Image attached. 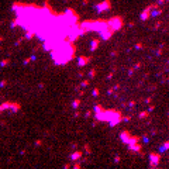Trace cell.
Here are the masks:
<instances>
[{
    "mask_svg": "<svg viewBox=\"0 0 169 169\" xmlns=\"http://www.w3.org/2000/svg\"><path fill=\"white\" fill-rule=\"evenodd\" d=\"M107 26L111 31H119V30L123 28V19L121 17H113L111 20L107 21Z\"/></svg>",
    "mask_w": 169,
    "mask_h": 169,
    "instance_id": "6da1fadb",
    "label": "cell"
},
{
    "mask_svg": "<svg viewBox=\"0 0 169 169\" xmlns=\"http://www.w3.org/2000/svg\"><path fill=\"white\" fill-rule=\"evenodd\" d=\"M95 9H96V11H97L99 14L104 13V11H108L111 9V2L110 0H103V2L97 3V4L95 6Z\"/></svg>",
    "mask_w": 169,
    "mask_h": 169,
    "instance_id": "7a4b0ae2",
    "label": "cell"
},
{
    "mask_svg": "<svg viewBox=\"0 0 169 169\" xmlns=\"http://www.w3.org/2000/svg\"><path fill=\"white\" fill-rule=\"evenodd\" d=\"M159 162H161V154L151 152L149 154V166L151 168H156Z\"/></svg>",
    "mask_w": 169,
    "mask_h": 169,
    "instance_id": "3957f363",
    "label": "cell"
},
{
    "mask_svg": "<svg viewBox=\"0 0 169 169\" xmlns=\"http://www.w3.org/2000/svg\"><path fill=\"white\" fill-rule=\"evenodd\" d=\"M90 61H92L90 56H84V55L79 56V58H78V66H79V68H83V66H86Z\"/></svg>",
    "mask_w": 169,
    "mask_h": 169,
    "instance_id": "277c9868",
    "label": "cell"
},
{
    "mask_svg": "<svg viewBox=\"0 0 169 169\" xmlns=\"http://www.w3.org/2000/svg\"><path fill=\"white\" fill-rule=\"evenodd\" d=\"M128 151H134V152L142 155V147H141L140 142H135V144H132V145H128Z\"/></svg>",
    "mask_w": 169,
    "mask_h": 169,
    "instance_id": "5b68a950",
    "label": "cell"
},
{
    "mask_svg": "<svg viewBox=\"0 0 169 169\" xmlns=\"http://www.w3.org/2000/svg\"><path fill=\"white\" fill-rule=\"evenodd\" d=\"M162 13H164V9H162L161 6H159V7H156V9H154V10H151L149 16H151V19H155V17L162 16Z\"/></svg>",
    "mask_w": 169,
    "mask_h": 169,
    "instance_id": "8992f818",
    "label": "cell"
},
{
    "mask_svg": "<svg viewBox=\"0 0 169 169\" xmlns=\"http://www.w3.org/2000/svg\"><path fill=\"white\" fill-rule=\"evenodd\" d=\"M149 13H151V10H149L148 7H147V9H144V10L141 11V14H140V20H141V21H148V20L151 19Z\"/></svg>",
    "mask_w": 169,
    "mask_h": 169,
    "instance_id": "52a82bcc",
    "label": "cell"
},
{
    "mask_svg": "<svg viewBox=\"0 0 169 169\" xmlns=\"http://www.w3.org/2000/svg\"><path fill=\"white\" fill-rule=\"evenodd\" d=\"M130 135H131V134H130L128 130H125V131H123L121 134H120V140H121V142H123V144H127V142H128Z\"/></svg>",
    "mask_w": 169,
    "mask_h": 169,
    "instance_id": "ba28073f",
    "label": "cell"
},
{
    "mask_svg": "<svg viewBox=\"0 0 169 169\" xmlns=\"http://www.w3.org/2000/svg\"><path fill=\"white\" fill-rule=\"evenodd\" d=\"M82 156H83V152H82V151H76V149H75V152L71 154V159H72V161H79Z\"/></svg>",
    "mask_w": 169,
    "mask_h": 169,
    "instance_id": "9c48e42d",
    "label": "cell"
},
{
    "mask_svg": "<svg viewBox=\"0 0 169 169\" xmlns=\"http://www.w3.org/2000/svg\"><path fill=\"white\" fill-rule=\"evenodd\" d=\"M9 110L11 111V113H19V111L21 110V106H20V103H10V107H9Z\"/></svg>",
    "mask_w": 169,
    "mask_h": 169,
    "instance_id": "30bf717a",
    "label": "cell"
},
{
    "mask_svg": "<svg viewBox=\"0 0 169 169\" xmlns=\"http://www.w3.org/2000/svg\"><path fill=\"white\" fill-rule=\"evenodd\" d=\"M140 140H141V138L138 137V135H130L127 145H132V144H135V142H140Z\"/></svg>",
    "mask_w": 169,
    "mask_h": 169,
    "instance_id": "8fae6325",
    "label": "cell"
},
{
    "mask_svg": "<svg viewBox=\"0 0 169 169\" xmlns=\"http://www.w3.org/2000/svg\"><path fill=\"white\" fill-rule=\"evenodd\" d=\"M99 44H100V40H92V44H90V51L95 52V51L99 48Z\"/></svg>",
    "mask_w": 169,
    "mask_h": 169,
    "instance_id": "7c38bea8",
    "label": "cell"
},
{
    "mask_svg": "<svg viewBox=\"0 0 169 169\" xmlns=\"http://www.w3.org/2000/svg\"><path fill=\"white\" fill-rule=\"evenodd\" d=\"M149 114L151 113L148 110H144V111H140V113H138V117H140L141 120H147L148 117H149Z\"/></svg>",
    "mask_w": 169,
    "mask_h": 169,
    "instance_id": "4fadbf2b",
    "label": "cell"
},
{
    "mask_svg": "<svg viewBox=\"0 0 169 169\" xmlns=\"http://www.w3.org/2000/svg\"><path fill=\"white\" fill-rule=\"evenodd\" d=\"M10 103H11V102H4V103L0 104V113H3V111L9 110V107H10Z\"/></svg>",
    "mask_w": 169,
    "mask_h": 169,
    "instance_id": "5bb4252c",
    "label": "cell"
},
{
    "mask_svg": "<svg viewBox=\"0 0 169 169\" xmlns=\"http://www.w3.org/2000/svg\"><path fill=\"white\" fill-rule=\"evenodd\" d=\"M96 76H97V71H96V68L90 69V72H89V78H90V79H95Z\"/></svg>",
    "mask_w": 169,
    "mask_h": 169,
    "instance_id": "9a60e30c",
    "label": "cell"
},
{
    "mask_svg": "<svg viewBox=\"0 0 169 169\" xmlns=\"http://www.w3.org/2000/svg\"><path fill=\"white\" fill-rule=\"evenodd\" d=\"M79 106H80V100H79V99H75V100L72 102V107H73L75 110H78V108H79Z\"/></svg>",
    "mask_w": 169,
    "mask_h": 169,
    "instance_id": "2e32d148",
    "label": "cell"
},
{
    "mask_svg": "<svg viewBox=\"0 0 169 169\" xmlns=\"http://www.w3.org/2000/svg\"><path fill=\"white\" fill-rule=\"evenodd\" d=\"M9 65H10V58H6L0 62V66H2V68H6V66H9Z\"/></svg>",
    "mask_w": 169,
    "mask_h": 169,
    "instance_id": "e0dca14e",
    "label": "cell"
},
{
    "mask_svg": "<svg viewBox=\"0 0 169 169\" xmlns=\"http://www.w3.org/2000/svg\"><path fill=\"white\" fill-rule=\"evenodd\" d=\"M168 148H169V142H168V141H165V144H164L161 148H159V152H166Z\"/></svg>",
    "mask_w": 169,
    "mask_h": 169,
    "instance_id": "ac0fdd59",
    "label": "cell"
},
{
    "mask_svg": "<svg viewBox=\"0 0 169 169\" xmlns=\"http://www.w3.org/2000/svg\"><path fill=\"white\" fill-rule=\"evenodd\" d=\"M34 32L32 31H28V30H27V32H26V37H24V40H31V38H34Z\"/></svg>",
    "mask_w": 169,
    "mask_h": 169,
    "instance_id": "d6986e66",
    "label": "cell"
},
{
    "mask_svg": "<svg viewBox=\"0 0 169 169\" xmlns=\"http://www.w3.org/2000/svg\"><path fill=\"white\" fill-rule=\"evenodd\" d=\"M89 84H90V82H89V80H86V79H84V80H82V82H80L79 87H82V89H86V87L89 86Z\"/></svg>",
    "mask_w": 169,
    "mask_h": 169,
    "instance_id": "ffe728a7",
    "label": "cell"
},
{
    "mask_svg": "<svg viewBox=\"0 0 169 169\" xmlns=\"http://www.w3.org/2000/svg\"><path fill=\"white\" fill-rule=\"evenodd\" d=\"M127 106H128V108H135V106H137V102H134V100H131V102H128V103H127Z\"/></svg>",
    "mask_w": 169,
    "mask_h": 169,
    "instance_id": "44dd1931",
    "label": "cell"
},
{
    "mask_svg": "<svg viewBox=\"0 0 169 169\" xmlns=\"http://www.w3.org/2000/svg\"><path fill=\"white\" fill-rule=\"evenodd\" d=\"M19 24H20V21H19V19L16 17V19H14L13 21H11V28H16V27L19 26Z\"/></svg>",
    "mask_w": 169,
    "mask_h": 169,
    "instance_id": "7402d4cb",
    "label": "cell"
},
{
    "mask_svg": "<svg viewBox=\"0 0 169 169\" xmlns=\"http://www.w3.org/2000/svg\"><path fill=\"white\" fill-rule=\"evenodd\" d=\"M103 110H104V108L102 107L100 104H96V106H95V114H96V113H100V111H103Z\"/></svg>",
    "mask_w": 169,
    "mask_h": 169,
    "instance_id": "603a6c76",
    "label": "cell"
},
{
    "mask_svg": "<svg viewBox=\"0 0 169 169\" xmlns=\"http://www.w3.org/2000/svg\"><path fill=\"white\" fill-rule=\"evenodd\" d=\"M92 95L95 96V97H97V96L100 95V90H99L97 87H95V89H93V92H92Z\"/></svg>",
    "mask_w": 169,
    "mask_h": 169,
    "instance_id": "cb8c5ba5",
    "label": "cell"
},
{
    "mask_svg": "<svg viewBox=\"0 0 169 169\" xmlns=\"http://www.w3.org/2000/svg\"><path fill=\"white\" fill-rule=\"evenodd\" d=\"M141 68H142V63H141V62H137L132 69H134V71H138V69H141Z\"/></svg>",
    "mask_w": 169,
    "mask_h": 169,
    "instance_id": "d4e9b609",
    "label": "cell"
},
{
    "mask_svg": "<svg viewBox=\"0 0 169 169\" xmlns=\"http://www.w3.org/2000/svg\"><path fill=\"white\" fill-rule=\"evenodd\" d=\"M142 48H144L142 42H137V44H135V47H134V49H142Z\"/></svg>",
    "mask_w": 169,
    "mask_h": 169,
    "instance_id": "484cf974",
    "label": "cell"
},
{
    "mask_svg": "<svg viewBox=\"0 0 169 169\" xmlns=\"http://www.w3.org/2000/svg\"><path fill=\"white\" fill-rule=\"evenodd\" d=\"M161 26H162V21H156V23H155V26L152 27V30H158Z\"/></svg>",
    "mask_w": 169,
    "mask_h": 169,
    "instance_id": "4316f807",
    "label": "cell"
},
{
    "mask_svg": "<svg viewBox=\"0 0 169 169\" xmlns=\"http://www.w3.org/2000/svg\"><path fill=\"white\" fill-rule=\"evenodd\" d=\"M121 121H124V123H128V121H131V116H125V117H121Z\"/></svg>",
    "mask_w": 169,
    "mask_h": 169,
    "instance_id": "83f0119b",
    "label": "cell"
},
{
    "mask_svg": "<svg viewBox=\"0 0 169 169\" xmlns=\"http://www.w3.org/2000/svg\"><path fill=\"white\" fill-rule=\"evenodd\" d=\"M134 72H135V71H134L132 68L128 69V72H127V73H128V78H132V76H134Z\"/></svg>",
    "mask_w": 169,
    "mask_h": 169,
    "instance_id": "f1b7e54d",
    "label": "cell"
},
{
    "mask_svg": "<svg viewBox=\"0 0 169 169\" xmlns=\"http://www.w3.org/2000/svg\"><path fill=\"white\" fill-rule=\"evenodd\" d=\"M155 55L156 56H161L162 55V48H158V49L155 51Z\"/></svg>",
    "mask_w": 169,
    "mask_h": 169,
    "instance_id": "f546056e",
    "label": "cell"
},
{
    "mask_svg": "<svg viewBox=\"0 0 169 169\" xmlns=\"http://www.w3.org/2000/svg\"><path fill=\"white\" fill-rule=\"evenodd\" d=\"M6 86H7V80H4V79H3L2 82H0V87L3 89V87H6Z\"/></svg>",
    "mask_w": 169,
    "mask_h": 169,
    "instance_id": "4dcf8cb0",
    "label": "cell"
},
{
    "mask_svg": "<svg viewBox=\"0 0 169 169\" xmlns=\"http://www.w3.org/2000/svg\"><path fill=\"white\" fill-rule=\"evenodd\" d=\"M142 141H144V144H149V138H148V135H144Z\"/></svg>",
    "mask_w": 169,
    "mask_h": 169,
    "instance_id": "1f68e13d",
    "label": "cell"
},
{
    "mask_svg": "<svg viewBox=\"0 0 169 169\" xmlns=\"http://www.w3.org/2000/svg\"><path fill=\"white\" fill-rule=\"evenodd\" d=\"M154 110H155V106H152V104L149 103V106H148V111H149V113H152Z\"/></svg>",
    "mask_w": 169,
    "mask_h": 169,
    "instance_id": "d6a6232c",
    "label": "cell"
},
{
    "mask_svg": "<svg viewBox=\"0 0 169 169\" xmlns=\"http://www.w3.org/2000/svg\"><path fill=\"white\" fill-rule=\"evenodd\" d=\"M120 161H121V158H120V155H116V156H114V164H119Z\"/></svg>",
    "mask_w": 169,
    "mask_h": 169,
    "instance_id": "836d02e7",
    "label": "cell"
},
{
    "mask_svg": "<svg viewBox=\"0 0 169 169\" xmlns=\"http://www.w3.org/2000/svg\"><path fill=\"white\" fill-rule=\"evenodd\" d=\"M84 149H86V154H87V155H90V154H92V151H90V148H89V145H87V144L84 145Z\"/></svg>",
    "mask_w": 169,
    "mask_h": 169,
    "instance_id": "e575fe53",
    "label": "cell"
},
{
    "mask_svg": "<svg viewBox=\"0 0 169 169\" xmlns=\"http://www.w3.org/2000/svg\"><path fill=\"white\" fill-rule=\"evenodd\" d=\"M30 62H31V59H30V58H26V59H24V61H23V65H26V66H27V65H28Z\"/></svg>",
    "mask_w": 169,
    "mask_h": 169,
    "instance_id": "d590c367",
    "label": "cell"
},
{
    "mask_svg": "<svg viewBox=\"0 0 169 169\" xmlns=\"http://www.w3.org/2000/svg\"><path fill=\"white\" fill-rule=\"evenodd\" d=\"M113 76H114V71H113V72H110V73L107 75V78H106V79H107V80H110V79H111V78H113Z\"/></svg>",
    "mask_w": 169,
    "mask_h": 169,
    "instance_id": "8d00e7d4",
    "label": "cell"
},
{
    "mask_svg": "<svg viewBox=\"0 0 169 169\" xmlns=\"http://www.w3.org/2000/svg\"><path fill=\"white\" fill-rule=\"evenodd\" d=\"M152 97H154V96H149V97H147V99H145V103H147V104H149L151 102H152Z\"/></svg>",
    "mask_w": 169,
    "mask_h": 169,
    "instance_id": "74e56055",
    "label": "cell"
},
{
    "mask_svg": "<svg viewBox=\"0 0 169 169\" xmlns=\"http://www.w3.org/2000/svg\"><path fill=\"white\" fill-rule=\"evenodd\" d=\"M90 116H92V111H90V110H87L86 113H84V117H86V119H89Z\"/></svg>",
    "mask_w": 169,
    "mask_h": 169,
    "instance_id": "f35d334b",
    "label": "cell"
},
{
    "mask_svg": "<svg viewBox=\"0 0 169 169\" xmlns=\"http://www.w3.org/2000/svg\"><path fill=\"white\" fill-rule=\"evenodd\" d=\"M42 145V141L41 140H37V141H35V147H41Z\"/></svg>",
    "mask_w": 169,
    "mask_h": 169,
    "instance_id": "ab89813d",
    "label": "cell"
},
{
    "mask_svg": "<svg viewBox=\"0 0 169 169\" xmlns=\"http://www.w3.org/2000/svg\"><path fill=\"white\" fill-rule=\"evenodd\" d=\"M71 148H72V149L75 151V149H76V148H78V144H76V142H72V144H71Z\"/></svg>",
    "mask_w": 169,
    "mask_h": 169,
    "instance_id": "60d3db41",
    "label": "cell"
},
{
    "mask_svg": "<svg viewBox=\"0 0 169 169\" xmlns=\"http://www.w3.org/2000/svg\"><path fill=\"white\" fill-rule=\"evenodd\" d=\"M23 40H24V38H20V40H17V41H16V44H14V45H16V47H19V45L21 44V42H23Z\"/></svg>",
    "mask_w": 169,
    "mask_h": 169,
    "instance_id": "b9f144b4",
    "label": "cell"
},
{
    "mask_svg": "<svg viewBox=\"0 0 169 169\" xmlns=\"http://www.w3.org/2000/svg\"><path fill=\"white\" fill-rule=\"evenodd\" d=\"M113 93H114V89H108V90H107V95H108V96H111Z\"/></svg>",
    "mask_w": 169,
    "mask_h": 169,
    "instance_id": "7bdbcfd3",
    "label": "cell"
},
{
    "mask_svg": "<svg viewBox=\"0 0 169 169\" xmlns=\"http://www.w3.org/2000/svg\"><path fill=\"white\" fill-rule=\"evenodd\" d=\"M73 168H75V169H79V168H82V165H80V164H75Z\"/></svg>",
    "mask_w": 169,
    "mask_h": 169,
    "instance_id": "ee69618b",
    "label": "cell"
},
{
    "mask_svg": "<svg viewBox=\"0 0 169 169\" xmlns=\"http://www.w3.org/2000/svg\"><path fill=\"white\" fill-rule=\"evenodd\" d=\"M120 87H121V86H120V84H119V83H117V84H116V86H114V87H113V89H114V92H116V90H119V89H120Z\"/></svg>",
    "mask_w": 169,
    "mask_h": 169,
    "instance_id": "f6af8a7d",
    "label": "cell"
},
{
    "mask_svg": "<svg viewBox=\"0 0 169 169\" xmlns=\"http://www.w3.org/2000/svg\"><path fill=\"white\" fill-rule=\"evenodd\" d=\"M78 76H79V78H83V76H84V72H78Z\"/></svg>",
    "mask_w": 169,
    "mask_h": 169,
    "instance_id": "bcb514c9",
    "label": "cell"
},
{
    "mask_svg": "<svg viewBox=\"0 0 169 169\" xmlns=\"http://www.w3.org/2000/svg\"><path fill=\"white\" fill-rule=\"evenodd\" d=\"M151 134H152V135H156V134H158V131H156V130H151Z\"/></svg>",
    "mask_w": 169,
    "mask_h": 169,
    "instance_id": "7dc6e473",
    "label": "cell"
},
{
    "mask_svg": "<svg viewBox=\"0 0 169 169\" xmlns=\"http://www.w3.org/2000/svg\"><path fill=\"white\" fill-rule=\"evenodd\" d=\"M119 55V52H117V51H113V52H111V56H117Z\"/></svg>",
    "mask_w": 169,
    "mask_h": 169,
    "instance_id": "c3c4849f",
    "label": "cell"
},
{
    "mask_svg": "<svg viewBox=\"0 0 169 169\" xmlns=\"http://www.w3.org/2000/svg\"><path fill=\"white\" fill-rule=\"evenodd\" d=\"M82 4H83V6L89 4V0H82Z\"/></svg>",
    "mask_w": 169,
    "mask_h": 169,
    "instance_id": "681fc988",
    "label": "cell"
},
{
    "mask_svg": "<svg viewBox=\"0 0 169 169\" xmlns=\"http://www.w3.org/2000/svg\"><path fill=\"white\" fill-rule=\"evenodd\" d=\"M156 89V84H154V86H149V90L152 92V90H155Z\"/></svg>",
    "mask_w": 169,
    "mask_h": 169,
    "instance_id": "f907efd6",
    "label": "cell"
},
{
    "mask_svg": "<svg viewBox=\"0 0 169 169\" xmlns=\"http://www.w3.org/2000/svg\"><path fill=\"white\" fill-rule=\"evenodd\" d=\"M79 116H80V113H79V111H76V113H75V116H73V117H75V119H78V117H79Z\"/></svg>",
    "mask_w": 169,
    "mask_h": 169,
    "instance_id": "816d5d0a",
    "label": "cell"
},
{
    "mask_svg": "<svg viewBox=\"0 0 169 169\" xmlns=\"http://www.w3.org/2000/svg\"><path fill=\"white\" fill-rule=\"evenodd\" d=\"M30 59H31V62H32V61H35V59H37V56H35V55H32Z\"/></svg>",
    "mask_w": 169,
    "mask_h": 169,
    "instance_id": "f5cc1de1",
    "label": "cell"
},
{
    "mask_svg": "<svg viewBox=\"0 0 169 169\" xmlns=\"http://www.w3.org/2000/svg\"><path fill=\"white\" fill-rule=\"evenodd\" d=\"M3 41V37H2V35H0V42H2Z\"/></svg>",
    "mask_w": 169,
    "mask_h": 169,
    "instance_id": "db71d44e",
    "label": "cell"
},
{
    "mask_svg": "<svg viewBox=\"0 0 169 169\" xmlns=\"http://www.w3.org/2000/svg\"><path fill=\"white\" fill-rule=\"evenodd\" d=\"M0 114H2V113H0Z\"/></svg>",
    "mask_w": 169,
    "mask_h": 169,
    "instance_id": "11a10c76",
    "label": "cell"
}]
</instances>
